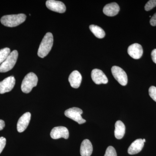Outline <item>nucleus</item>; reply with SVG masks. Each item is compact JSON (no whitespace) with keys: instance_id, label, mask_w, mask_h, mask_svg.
<instances>
[{"instance_id":"f257e3e1","label":"nucleus","mask_w":156,"mask_h":156,"mask_svg":"<svg viewBox=\"0 0 156 156\" xmlns=\"http://www.w3.org/2000/svg\"><path fill=\"white\" fill-rule=\"evenodd\" d=\"M53 37L51 33H47L41 42L38 50V56L41 58H44L50 53L53 47Z\"/></svg>"},{"instance_id":"f03ea898","label":"nucleus","mask_w":156,"mask_h":156,"mask_svg":"<svg viewBox=\"0 0 156 156\" xmlns=\"http://www.w3.org/2000/svg\"><path fill=\"white\" fill-rule=\"evenodd\" d=\"M26 17L23 14L5 15L1 18V22L5 26L15 27L24 22Z\"/></svg>"},{"instance_id":"7ed1b4c3","label":"nucleus","mask_w":156,"mask_h":156,"mask_svg":"<svg viewBox=\"0 0 156 156\" xmlns=\"http://www.w3.org/2000/svg\"><path fill=\"white\" fill-rule=\"evenodd\" d=\"M38 80L37 77L35 74L29 73L22 81L21 87L22 92L25 93L30 92L34 87H36Z\"/></svg>"},{"instance_id":"20e7f679","label":"nucleus","mask_w":156,"mask_h":156,"mask_svg":"<svg viewBox=\"0 0 156 156\" xmlns=\"http://www.w3.org/2000/svg\"><path fill=\"white\" fill-rule=\"evenodd\" d=\"M18 53L17 50L11 52L5 61L0 65V73H6L11 70L17 62Z\"/></svg>"},{"instance_id":"39448f33","label":"nucleus","mask_w":156,"mask_h":156,"mask_svg":"<svg viewBox=\"0 0 156 156\" xmlns=\"http://www.w3.org/2000/svg\"><path fill=\"white\" fill-rule=\"evenodd\" d=\"M83 113V111L80 108L73 107L66 110L64 114L67 118L75 121L78 124H82L86 122V120L81 116V115Z\"/></svg>"},{"instance_id":"423d86ee","label":"nucleus","mask_w":156,"mask_h":156,"mask_svg":"<svg viewBox=\"0 0 156 156\" xmlns=\"http://www.w3.org/2000/svg\"><path fill=\"white\" fill-rule=\"evenodd\" d=\"M112 73L114 77L122 86H125L128 83V76L125 71L120 67L113 66L112 68Z\"/></svg>"},{"instance_id":"0eeeda50","label":"nucleus","mask_w":156,"mask_h":156,"mask_svg":"<svg viewBox=\"0 0 156 156\" xmlns=\"http://www.w3.org/2000/svg\"><path fill=\"white\" fill-rule=\"evenodd\" d=\"M15 78L13 76L8 77L0 82V94H4L12 90L15 84Z\"/></svg>"},{"instance_id":"6e6552de","label":"nucleus","mask_w":156,"mask_h":156,"mask_svg":"<svg viewBox=\"0 0 156 156\" xmlns=\"http://www.w3.org/2000/svg\"><path fill=\"white\" fill-rule=\"evenodd\" d=\"M50 136L53 139L63 138L67 139L69 137V132L67 128L63 126L55 127L50 132Z\"/></svg>"},{"instance_id":"1a4fd4ad","label":"nucleus","mask_w":156,"mask_h":156,"mask_svg":"<svg viewBox=\"0 0 156 156\" xmlns=\"http://www.w3.org/2000/svg\"><path fill=\"white\" fill-rule=\"evenodd\" d=\"M46 5L48 9L58 13H63L66 11L65 5L60 1L48 0L46 2Z\"/></svg>"},{"instance_id":"9d476101","label":"nucleus","mask_w":156,"mask_h":156,"mask_svg":"<svg viewBox=\"0 0 156 156\" xmlns=\"http://www.w3.org/2000/svg\"><path fill=\"white\" fill-rule=\"evenodd\" d=\"M91 77L93 82L97 85L107 84L108 83V80L106 76L100 69H95L92 70Z\"/></svg>"},{"instance_id":"9b49d317","label":"nucleus","mask_w":156,"mask_h":156,"mask_svg":"<svg viewBox=\"0 0 156 156\" xmlns=\"http://www.w3.org/2000/svg\"><path fill=\"white\" fill-rule=\"evenodd\" d=\"M128 53L129 56L134 59L141 58L143 53L142 46L138 44H133L128 47Z\"/></svg>"},{"instance_id":"f8f14e48","label":"nucleus","mask_w":156,"mask_h":156,"mask_svg":"<svg viewBox=\"0 0 156 156\" xmlns=\"http://www.w3.org/2000/svg\"><path fill=\"white\" fill-rule=\"evenodd\" d=\"M31 114L26 112L20 117L17 123V130L20 133L25 131L30 122Z\"/></svg>"},{"instance_id":"ddd939ff","label":"nucleus","mask_w":156,"mask_h":156,"mask_svg":"<svg viewBox=\"0 0 156 156\" xmlns=\"http://www.w3.org/2000/svg\"><path fill=\"white\" fill-rule=\"evenodd\" d=\"M119 11V6L116 3L113 2L107 4L105 6L103 12L107 16L113 17L116 15Z\"/></svg>"},{"instance_id":"4468645a","label":"nucleus","mask_w":156,"mask_h":156,"mask_svg":"<svg viewBox=\"0 0 156 156\" xmlns=\"http://www.w3.org/2000/svg\"><path fill=\"white\" fill-rule=\"evenodd\" d=\"M82 77L79 71L75 70L70 74L69 77L71 86L75 89H77L80 86Z\"/></svg>"},{"instance_id":"2eb2a0df","label":"nucleus","mask_w":156,"mask_h":156,"mask_svg":"<svg viewBox=\"0 0 156 156\" xmlns=\"http://www.w3.org/2000/svg\"><path fill=\"white\" fill-rule=\"evenodd\" d=\"M144 146V142L142 139H136L132 143L128 149V153L134 155L139 153L142 150Z\"/></svg>"},{"instance_id":"dca6fc26","label":"nucleus","mask_w":156,"mask_h":156,"mask_svg":"<svg viewBox=\"0 0 156 156\" xmlns=\"http://www.w3.org/2000/svg\"><path fill=\"white\" fill-rule=\"evenodd\" d=\"M93 151L92 143L88 139L83 140L80 147L81 156H90Z\"/></svg>"},{"instance_id":"f3484780","label":"nucleus","mask_w":156,"mask_h":156,"mask_svg":"<svg viewBox=\"0 0 156 156\" xmlns=\"http://www.w3.org/2000/svg\"><path fill=\"white\" fill-rule=\"evenodd\" d=\"M126 133V126L121 121H117L115 124V136L118 139L123 138Z\"/></svg>"},{"instance_id":"a211bd4d","label":"nucleus","mask_w":156,"mask_h":156,"mask_svg":"<svg viewBox=\"0 0 156 156\" xmlns=\"http://www.w3.org/2000/svg\"><path fill=\"white\" fill-rule=\"evenodd\" d=\"M89 29L93 34L98 38H103L105 36V34L104 30L101 27L97 25H91L89 26Z\"/></svg>"},{"instance_id":"6ab92c4d","label":"nucleus","mask_w":156,"mask_h":156,"mask_svg":"<svg viewBox=\"0 0 156 156\" xmlns=\"http://www.w3.org/2000/svg\"><path fill=\"white\" fill-rule=\"evenodd\" d=\"M11 53L10 48H5L0 50V65L5 60Z\"/></svg>"},{"instance_id":"aec40b11","label":"nucleus","mask_w":156,"mask_h":156,"mask_svg":"<svg viewBox=\"0 0 156 156\" xmlns=\"http://www.w3.org/2000/svg\"><path fill=\"white\" fill-rule=\"evenodd\" d=\"M156 6V0H150L146 4L144 9L145 11H149Z\"/></svg>"},{"instance_id":"412c9836","label":"nucleus","mask_w":156,"mask_h":156,"mask_svg":"<svg viewBox=\"0 0 156 156\" xmlns=\"http://www.w3.org/2000/svg\"><path fill=\"white\" fill-rule=\"evenodd\" d=\"M104 156H117L115 148L112 146H109L107 148Z\"/></svg>"},{"instance_id":"4be33fe9","label":"nucleus","mask_w":156,"mask_h":156,"mask_svg":"<svg viewBox=\"0 0 156 156\" xmlns=\"http://www.w3.org/2000/svg\"><path fill=\"white\" fill-rule=\"evenodd\" d=\"M149 94L153 100L156 102V87L151 86L149 89Z\"/></svg>"},{"instance_id":"5701e85b","label":"nucleus","mask_w":156,"mask_h":156,"mask_svg":"<svg viewBox=\"0 0 156 156\" xmlns=\"http://www.w3.org/2000/svg\"><path fill=\"white\" fill-rule=\"evenodd\" d=\"M6 144V139L3 136L0 137V154L2 152Z\"/></svg>"},{"instance_id":"b1692460","label":"nucleus","mask_w":156,"mask_h":156,"mask_svg":"<svg viewBox=\"0 0 156 156\" xmlns=\"http://www.w3.org/2000/svg\"><path fill=\"white\" fill-rule=\"evenodd\" d=\"M150 24L152 26H156V13L154 14L153 16L151 17L150 20Z\"/></svg>"},{"instance_id":"393cba45","label":"nucleus","mask_w":156,"mask_h":156,"mask_svg":"<svg viewBox=\"0 0 156 156\" xmlns=\"http://www.w3.org/2000/svg\"><path fill=\"white\" fill-rule=\"evenodd\" d=\"M151 58L153 61L156 64V49H154L151 52Z\"/></svg>"},{"instance_id":"a878e982","label":"nucleus","mask_w":156,"mask_h":156,"mask_svg":"<svg viewBox=\"0 0 156 156\" xmlns=\"http://www.w3.org/2000/svg\"><path fill=\"white\" fill-rule=\"evenodd\" d=\"M5 127V122L2 120H0V131L3 130Z\"/></svg>"},{"instance_id":"bb28decb","label":"nucleus","mask_w":156,"mask_h":156,"mask_svg":"<svg viewBox=\"0 0 156 156\" xmlns=\"http://www.w3.org/2000/svg\"><path fill=\"white\" fill-rule=\"evenodd\" d=\"M143 140L144 142H146V140L145 139H143Z\"/></svg>"}]
</instances>
